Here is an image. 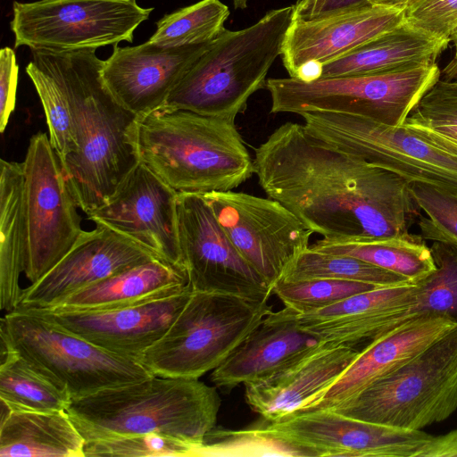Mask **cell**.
<instances>
[{
	"mask_svg": "<svg viewBox=\"0 0 457 457\" xmlns=\"http://www.w3.org/2000/svg\"><path fill=\"white\" fill-rule=\"evenodd\" d=\"M254 173L268 197L329 243L403 236L420 208L411 184L287 121L254 149Z\"/></svg>",
	"mask_w": 457,
	"mask_h": 457,
	"instance_id": "obj_1",
	"label": "cell"
},
{
	"mask_svg": "<svg viewBox=\"0 0 457 457\" xmlns=\"http://www.w3.org/2000/svg\"><path fill=\"white\" fill-rule=\"evenodd\" d=\"M31 54L68 98L78 150L62 169L79 208L88 215L110 199L139 162L133 140L137 116L105 87L104 61L96 50H31Z\"/></svg>",
	"mask_w": 457,
	"mask_h": 457,
	"instance_id": "obj_2",
	"label": "cell"
},
{
	"mask_svg": "<svg viewBox=\"0 0 457 457\" xmlns=\"http://www.w3.org/2000/svg\"><path fill=\"white\" fill-rule=\"evenodd\" d=\"M138 161L178 194L227 192L254 173L235 120L162 105L137 117Z\"/></svg>",
	"mask_w": 457,
	"mask_h": 457,
	"instance_id": "obj_3",
	"label": "cell"
},
{
	"mask_svg": "<svg viewBox=\"0 0 457 457\" xmlns=\"http://www.w3.org/2000/svg\"><path fill=\"white\" fill-rule=\"evenodd\" d=\"M220 403L217 387L199 378L154 375L74 400L66 411L85 442L159 433L200 449Z\"/></svg>",
	"mask_w": 457,
	"mask_h": 457,
	"instance_id": "obj_4",
	"label": "cell"
},
{
	"mask_svg": "<svg viewBox=\"0 0 457 457\" xmlns=\"http://www.w3.org/2000/svg\"><path fill=\"white\" fill-rule=\"evenodd\" d=\"M295 4L272 9L254 24L226 28L194 62L163 105L234 120L249 98L265 88L267 74L281 55Z\"/></svg>",
	"mask_w": 457,
	"mask_h": 457,
	"instance_id": "obj_5",
	"label": "cell"
},
{
	"mask_svg": "<svg viewBox=\"0 0 457 457\" xmlns=\"http://www.w3.org/2000/svg\"><path fill=\"white\" fill-rule=\"evenodd\" d=\"M299 115L316 137L410 183L457 189V145L410 116L394 126L344 112Z\"/></svg>",
	"mask_w": 457,
	"mask_h": 457,
	"instance_id": "obj_6",
	"label": "cell"
},
{
	"mask_svg": "<svg viewBox=\"0 0 457 457\" xmlns=\"http://www.w3.org/2000/svg\"><path fill=\"white\" fill-rule=\"evenodd\" d=\"M271 312L269 301L192 291L138 361L155 376L199 378L219 367Z\"/></svg>",
	"mask_w": 457,
	"mask_h": 457,
	"instance_id": "obj_7",
	"label": "cell"
},
{
	"mask_svg": "<svg viewBox=\"0 0 457 457\" xmlns=\"http://www.w3.org/2000/svg\"><path fill=\"white\" fill-rule=\"evenodd\" d=\"M332 410L384 426L422 430L457 411V327Z\"/></svg>",
	"mask_w": 457,
	"mask_h": 457,
	"instance_id": "obj_8",
	"label": "cell"
},
{
	"mask_svg": "<svg viewBox=\"0 0 457 457\" xmlns=\"http://www.w3.org/2000/svg\"><path fill=\"white\" fill-rule=\"evenodd\" d=\"M0 339L67 390L72 401L154 376L138 361L107 351L31 309L6 312Z\"/></svg>",
	"mask_w": 457,
	"mask_h": 457,
	"instance_id": "obj_9",
	"label": "cell"
},
{
	"mask_svg": "<svg viewBox=\"0 0 457 457\" xmlns=\"http://www.w3.org/2000/svg\"><path fill=\"white\" fill-rule=\"evenodd\" d=\"M436 62L384 73L320 78L302 81L270 78V113L324 111L356 114L402 125L425 94L440 79Z\"/></svg>",
	"mask_w": 457,
	"mask_h": 457,
	"instance_id": "obj_10",
	"label": "cell"
},
{
	"mask_svg": "<svg viewBox=\"0 0 457 457\" xmlns=\"http://www.w3.org/2000/svg\"><path fill=\"white\" fill-rule=\"evenodd\" d=\"M153 7L137 0H37L12 4L15 48L67 52L132 43Z\"/></svg>",
	"mask_w": 457,
	"mask_h": 457,
	"instance_id": "obj_11",
	"label": "cell"
},
{
	"mask_svg": "<svg viewBox=\"0 0 457 457\" xmlns=\"http://www.w3.org/2000/svg\"><path fill=\"white\" fill-rule=\"evenodd\" d=\"M23 168V273L31 285L68 253L83 229L79 206L46 133L30 137Z\"/></svg>",
	"mask_w": 457,
	"mask_h": 457,
	"instance_id": "obj_12",
	"label": "cell"
},
{
	"mask_svg": "<svg viewBox=\"0 0 457 457\" xmlns=\"http://www.w3.org/2000/svg\"><path fill=\"white\" fill-rule=\"evenodd\" d=\"M241 255L273 287L313 232L277 200L244 192L203 195Z\"/></svg>",
	"mask_w": 457,
	"mask_h": 457,
	"instance_id": "obj_13",
	"label": "cell"
},
{
	"mask_svg": "<svg viewBox=\"0 0 457 457\" xmlns=\"http://www.w3.org/2000/svg\"><path fill=\"white\" fill-rule=\"evenodd\" d=\"M178 230L192 291L269 301L272 286L241 255L203 195L179 194Z\"/></svg>",
	"mask_w": 457,
	"mask_h": 457,
	"instance_id": "obj_14",
	"label": "cell"
},
{
	"mask_svg": "<svg viewBox=\"0 0 457 457\" xmlns=\"http://www.w3.org/2000/svg\"><path fill=\"white\" fill-rule=\"evenodd\" d=\"M406 21L405 9L367 2L311 17L294 16L281 58L290 78L309 82L320 68Z\"/></svg>",
	"mask_w": 457,
	"mask_h": 457,
	"instance_id": "obj_15",
	"label": "cell"
},
{
	"mask_svg": "<svg viewBox=\"0 0 457 457\" xmlns=\"http://www.w3.org/2000/svg\"><path fill=\"white\" fill-rule=\"evenodd\" d=\"M268 425L315 456L420 457L431 441L423 430H408L353 419L332 409L287 415Z\"/></svg>",
	"mask_w": 457,
	"mask_h": 457,
	"instance_id": "obj_16",
	"label": "cell"
},
{
	"mask_svg": "<svg viewBox=\"0 0 457 457\" xmlns=\"http://www.w3.org/2000/svg\"><path fill=\"white\" fill-rule=\"evenodd\" d=\"M178 195L139 162L110 199L87 217L157 258L185 269L178 230Z\"/></svg>",
	"mask_w": 457,
	"mask_h": 457,
	"instance_id": "obj_17",
	"label": "cell"
},
{
	"mask_svg": "<svg viewBox=\"0 0 457 457\" xmlns=\"http://www.w3.org/2000/svg\"><path fill=\"white\" fill-rule=\"evenodd\" d=\"M191 294L188 284L170 295L112 309L82 312L31 310L107 351L138 361L168 330Z\"/></svg>",
	"mask_w": 457,
	"mask_h": 457,
	"instance_id": "obj_18",
	"label": "cell"
},
{
	"mask_svg": "<svg viewBox=\"0 0 457 457\" xmlns=\"http://www.w3.org/2000/svg\"><path fill=\"white\" fill-rule=\"evenodd\" d=\"M155 258L115 230L96 223L94 229L82 231L72 248L54 268L37 282L22 289L17 308L53 307L84 287Z\"/></svg>",
	"mask_w": 457,
	"mask_h": 457,
	"instance_id": "obj_19",
	"label": "cell"
},
{
	"mask_svg": "<svg viewBox=\"0 0 457 457\" xmlns=\"http://www.w3.org/2000/svg\"><path fill=\"white\" fill-rule=\"evenodd\" d=\"M211 43L180 47H163L150 41L134 46L117 45L103 62V81L123 107L137 116L145 114L165 104Z\"/></svg>",
	"mask_w": 457,
	"mask_h": 457,
	"instance_id": "obj_20",
	"label": "cell"
},
{
	"mask_svg": "<svg viewBox=\"0 0 457 457\" xmlns=\"http://www.w3.org/2000/svg\"><path fill=\"white\" fill-rule=\"evenodd\" d=\"M418 291L417 282L376 287L325 308L299 313V324L320 341L365 346L414 319L411 307Z\"/></svg>",
	"mask_w": 457,
	"mask_h": 457,
	"instance_id": "obj_21",
	"label": "cell"
},
{
	"mask_svg": "<svg viewBox=\"0 0 457 457\" xmlns=\"http://www.w3.org/2000/svg\"><path fill=\"white\" fill-rule=\"evenodd\" d=\"M455 327L457 323L447 317L428 314L387 331L361 349L336 382L302 411L333 409L347 402L402 367Z\"/></svg>",
	"mask_w": 457,
	"mask_h": 457,
	"instance_id": "obj_22",
	"label": "cell"
},
{
	"mask_svg": "<svg viewBox=\"0 0 457 457\" xmlns=\"http://www.w3.org/2000/svg\"><path fill=\"white\" fill-rule=\"evenodd\" d=\"M359 352L321 341L271 375L245 384V401L266 421L302 411L336 382Z\"/></svg>",
	"mask_w": 457,
	"mask_h": 457,
	"instance_id": "obj_23",
	"label": "cell"
},
{
	"mask_svg": "<svg viewBox=\"0 0 457 457\" xmlns=\"http://www.w3.org/2000/svg\"><path fill=\"white\" fill-rule=\"evenodd\" d=\"M299 312H271L211 374L214 386L229 392L239 384L262 379L321 341L299 324Z\"/></svg>",
	"mask_w": 457,
	"mask_h": 457,
	"instance_id": "obj_24",
	"label": "cell"
},
{
	"mask_svg": "<svg viewBox=\"0 0 457 457\" xmlns=\"http://www.w3.org/2000/svg\"><path fill=\"white\" fill-rule=\"evenodd\" d=\"M188 285L187 270L155 258L110 276L65 297L54 312L106 310L170 295Z\"/></svg>",
	"mask_w": 457,
	"mask_h": 457,
	"instance_id": "obj_25",
	"label": "cell"
},
{
	"mask_svg": "<svg viewBox=\"0 0 457 457\" xmlns=\"http://www.w3.org/2000/svg\"><path fill=\"white\" fill-rule=\"evenodd\" d=\"M449 40L436 38L407 21L394 29L325 63L320 78L384 73L436 62Z\"/></svg>",
	"mask_w": 457,
	"mask_h": 457,
	"instance_id": "obj_26",
	"label": "cell"
},
{
	"mask_svg": "<svg viewBox=\"0 0 457 457\" xmlns=\"http://www.w3.org/2000/svg\"><path fill=\"white\" fill-rule=\"evenodd\" d=\"M0 403L1 457H84L85 440L66 411H25Z\"/></svg>",
	"mask_w": 457,
	"mask_h": 457,
	"instance_id": "obj_27",
	"label": "cell"
},
{
	"mask_svg": "<svg viewBox=\"0 0 457 457\" xmlns=\"http://www.w3.org/2000/svg\"><path fill=\"white\" fill-rule=\"evenodd\" d=\"M0 306L15 310L22 289L20 276L24 271L25 222L23 207V162H0Z\"/></svg>",
	"mask_w": 457,
	"mask_h": 457,
	"instance_id": "obj_28",
	"label": "cell"
},
{
	"mask_svg": "<svg viewBox=\"0 0 457 457\" xmlns=\"http://www.w3.org/2000/svg\"><path fill=\"white\" fill-rule=\"evenodd\" d=\"M310 247L361 259L402 276L411 283L424 278L436 268L430 247L424 238L411 233L351 243H329L320 239Z\"/></svg>",
	"mask_w": 457,
	"mask_h": 457,
	"instance_id": "obj_29",
	"label": "cell"
},
{
	"mask_svg": "<svg viewBox=\"0 0 457 457\" xmlns=\"http://www.w3.org/2000/svg\"><path fill=\"white\" fill-rule=\"evenodd\" d=\"M0 399L12 409L33 411H67L72 402L67 390L20 356L2 339Z\"/></svg>",
	"mask_w": 457,
	"mask_h": 457,
	"instance_id": "obj_30",
	"label": "cell"
},
{
	"mask_svg": "<svg viewBox=\"0 0 457 457\" xmlns=\"http://www.w3.org/2000/svg\"><path fill=\"white\" fill-rule=\"evenodd\" d=\"M220 0H200L164 15L148 41L163 47H180L214 40L229 16Z\"/></svg>",
	"mask_w": 457,
	"mask_h": 457,
	"instance_id": "obj_31",
	"label": "cell"
},
{
	"mask_svg": "<svg viewBox=\"0 0 457 457\" xmlns=\"http://www.w3.org/2000/svg\"><path fill=\"white\" fill-rule=\"evenodd\" d=\"M310 278L357 281L378 287L410 282L402 276L361 259L317 251L309 246L292 262L280 279Z\"/></svg>",
	"mask_w": 457,
	"mask_h": 457,
	"instance_id": "obj_32",
	"label": "cell"
},
{
	"mask_svg": "<svg viewBox=\"0 0 457 457\" xmlns=\"http://www.w3.org/2000/svg\"><path fill=\"white\" fill-rule=\"evenodd\" d=\"M315 456L309 449L297 445L265 426L229 430H210L203 440L197 456Z\"/></svg>",
	"mask_w": 457,
	"mask_h": 457,
	"instance_id": "obj_33",
	"label": "cell"
},
{
	"mask_svg": "<svg viewBox=\"0 0 457 457\" xmlns=\"http://www.w3.org/2000/svg\"><path fill=\"white\" fill-rule=\"evenodd\" d=\"M430 250L436 268L417 282L414 313L441 315L457 323V246L434 242Z\"/></svg>",
	"mask_w": 457,
	"mask_h": 457,
	"instance_id": "obj_34",
	"label": "cell"
},
{
	"mask_svg": "<svg viewBox=\"0 0 457 457\" xmlns=\"http://www.w3.org/2000/svg\"><path fill=\"white\" fill-rule=\"evenodd\" d=\"M25 71L42 104L49 140L62 166L78 150L68 98L54 77L32 60L27 64Z\"/></svg>",
	"mask_w": 457,
	"mask_h": 457,
	"instance_id": "obj_35",
	"label": "cell"
},
{
	"mask_svg": "<svg viewBox=\"0 0 457 457\" xmlns=\"http://www.w3.org/2000/svg\"><path fill=\"white\" fill-rule=\"evenodd\" d=\"M373 285L332 278L302 280L279 279L273 286L275 294L286 307L299 313L317 311L347 297L376 288Z\"/></svg>",
	"mask_w": 457,
	"mask_h": 457,
	"instance_id": "obj_36",
	"label": "cell"
},
{
	"mask_svg": "<svg viewBox=\"0 0 457 457\" xmlns=\"http://www.w3.org/2000/svg\"><path fill=\"white\" fill-rule=\"evenodd\" d=\"M411 195L426 213L419 228L424 239L457 246V189L431 184H411Z\"/></svg>",
	"mask_w": 457,
	"mask_h": 457,
	"instance_id": "obj_37",
	"label": "cell"
},
{
	"mask_svg": "<svg viewBox=\"0 0 457 457\" xmlns=\"http://www.w3.org/2000/svg\"><path fill=\"white\" fill-rule=\"evenodd\" d=\"M199 447L159 433L130 435L85 442L84 457L197 456Z\"/></svg>",
	"mask_w": 457,
	"mask_h": 457,
	"instance_id": "obj_38",
	"label": "cell"
},
{
	"mask_svg": "<svg viewBox=\"0 0 457 457\" xmlns=\"http://www.w3.org/2000/svg\"><path fill=\"white\" fill-rule=\"evenodd\" d=\"M405 13L410 24L439 39L451 41L457 29V0H422Z\"/></svg>",
	"mask_w": 457,
	"mask_h": 457,
	"instance_id": "obj_39",
	"label": "cell"
},
{
	"mask_svg": "<svg viewBox=\"0 0 457 457\" xmlns=\"http://www.w3.org/2000/svg\"><path fill=\"white\" fill-rule=\"evenodd\" d=\"M410 116L424 123H457V80L440 79Z\"/></svg>",
	"mask_w": 457,
	"mask_h": 457,
	"instance_id": "obj_40",
	"label": "cell"
},
{
	"mask_svg": "<svg viewBox=\"0 0 457 457\" xmlns=\"http://www.w3.org/2000/svg\"><path fill=\"white\" fill-rule=\"evenodd\" d=\"M19 66L13 49L0 50V132L4 133L14 111Z\"/></svg>",
	"mask_w": 457,
	"mask_h": 457,
	"instance_id": "obj_41",
	"label": "cell"
},
{
	"mask_svg": "<svg viewBox=\"0 0 457 457\" xmlns=\"http://www.w3.org/2000/svg\"><path fill=\"white\" fill-rule=\"evenodd\" d=\"M420 457H457V428L433 436Z\"/></svg>",
	"mask_w": 457,
	"mask_h": 457,
	"instance_id": "obj_42",
	"label": "cell"
},
{
	"mask_svg": "<svg viewBox=\"0 0 457 457\" xmlns=\"http://www.w3.org/2000/svg\"><path fill=\"white\" fill-rule=\"evenodd\" d=\"M417 121H419V120H417ZM419 122L428 126L434 132L437 133L438 135L442 136L443 137H445L457 145V123H424L421 121H419Z\"/></svg>",
	"mask_w": 457,
	"mask_h": 457,
	"instance_id": "obj_43",
	"label": "cell"
},
{
	"mask_svg": "<svg viewBox=\"0 0 457 457\" xmlns=\"http://www.w3.org/2000/svg\"><path fill=\"white\" fill-rule=\"evenodd\" d=\"M323 0H299L295 4V15L297 17L310 16L317 5Z\"/></svg>",
	"mask_w": 457,
	"mask_h": 457,
	"instance_id": "obj_44",
	"label": "cell"
},
{
	"mask_svg": "<svg viewBox=\"0 0 457 457\" xmlns=\"http://www.w3.org/2000/svg\"><path fill=\"white\" fill-rule=\"evenodd\" d=\"M445 80H457V59L453 58L441 71Z\"/></svg>",
	"mask_w": 457,
	"mask_h": 457,
	"instance_id": "obj_45",
	"label": "cell"
},
{
	"mask_svg": "<svg viewBox=\"0 0 457 457\" xmlns=\"http://www.w3.org/2000/svg\"><path fill=\"white\" fill-rule=\"evenodd\" d=\"M370 3L406 9L413 0H369Z\"/></svg>",
	"mask_w": 457,
	"mask_h": 457,
	"instance_id": "obj_46",
	"label": "cell"
},
{
	"mask_svg": "<svg viewBox=\"0 0 457 457\" xmlns=\"http://www.w3.org/2000/svg\"><path fill=\"white\" fill-rule=\"evenodd\" d=\"M249 0H232L235 9H245Z\"/></svg>",
	"mask_w": 457,
	"mask_h": 457,
	"instance_id": "obj_47",
	"label": "cell"
},
{
	"mask_svg": "<svg viewBox=\"0 0 457 457\" xmlns=\"http://www.w3.org/2000/svg\"><path fill=\"white\" fill-rule=\"evenodd\" d=\"M451 41H453L454 43V49H455L454 58L457 59V29L454 31L453 35L452 36Z\"/></svg>",
	"mask_w": 457,
	"mask_h": 457,
	"instance_id": "obj_48",
	"label": "cell"
},
{
	"mask_svg": "<svg viewBox=\"0 0 457 457\" xmlns=\"http://www.w3.org/2000/svg\"><path fill=\"white\" fill-rule=\"evenodd\" d=\"M420 1H422V0H413V1L410 4V5H411V4H416V3H418V2H420ZM410 5H409V6H410Z\"/></svg>",
	"mask_w": 457,
	"mask_h": 457,
	"instance_id": "obj_49",
	"label": "cell"
}]
</instances>
